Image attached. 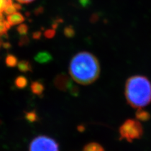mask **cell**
Returning <instances> with one entry per match:
<instances>
[{
	"instance_id": "ac0fdd59",
	"label": "cell",
	"mask_w": 151,
	"mask_h": 151,
	"mask_svg": "<svg viewBox=\"0 0 151 151\" xmlns=\"http://www.w3.org/2000/svg\"><path fill=\"white\" fill-rule=\"evenodd\" d=\"M12 3V0H0V13H2L6 6Z\"/></svg>"
},
{
	"instance_id": "603a6c76",
	"label": "cell",
	"mask_w": 151,
	"mask_h": 151,
	"mask_svg": "<svg viewBox=\"0 0 151 151\" xmlns=\"http://www.w3.org/2000/svg\"><path fill=\"white\" fill-rule=\"evenodd\" d=\"M2 45L3 48L5 49H9L12 47V45L9 42H4V43L2 44Z\"/></svg>"
},
{
	"instance_id": "7a4b0ae2",
	"label": "cell",
	"mask_w": 151,
	"mask_h": 151,
	"mask_svg": "<svg viewBox=\"0 0 151 151\" xmlns=\"http://www.w3.org/2000/svg\"><path fill=\"white\" fill-rule=\"evenodd\" d=\"M125 95L132 108L143 110L151 103V83L144 76L137 75L127 80Z\"/></svg>"
},
{
	"instance_id": "5b68a950",
	"label": "cell",
	"mask_w": 151,
	"mask_h": 151,
	"mask_svg": "<svg viewBox=\"0 0 151 151\" xmlns=\"http://www.w3.org/2000/svg\"><path fill=\"white\" fill-rule=\"evenodd\" d=\"M54 86L57 89L62 91H69L71 93L76 86L73 84L71 79L65 74H60L56 76L54 80Z\"/></svg>"
},
{
	"instance_id": "3957f363",
	"label": "cell",
	"mask_w": 151,
	"mask_h": 151,
	"mask_svg": "<svg viewBox=\"0 0 151 151\" xmlns=\"http://www.w3.org/2000/svg\"><path fill=\"white\" fill-rule=\"evenodd\" d=\"M120 140H126L131 142L141 137L143 133L142 127L136 120L128 119L125 120L119 128Z\"/></svg>"
},
{
	"instance_id": "d4e9b609",
	"label": "cell",
	"mask_w": 151,
	"mask_h": 151,
	"mask_svg": "<svg viewBox=\"0 0 151 151\" xmlns=\"http://www.w3.org/2000/svg\"><path fill=\"white\" fill-rule=\"evenodd\" d=\"M80 3H81V4L83 6H86L89 3V0H81V1H80Z\"/></svg>"
},
{
	"instance_id": "44dd1931",
	"label": "cell",
	"mask_w": 151,
	"mask_h": 151,
	"mask_svg": "<svg viewBox=\"0 0 151 151\" xmlns=\"http://www.w3.org/2000/svg\"><path fill=\"white\" fill-rule=\"evenodd\" d=\"M41 35H42L41 32L37 31V32H35L33 33L32 37H33V39H34L39 40L40 39V37H41Z\"/></svg>"
},
{
	"instance_id": "f1b7e54d",
	"label": "cell",
	"mask_w": 151,
	"mask_h": 151,
	"mask_svg": "<svg viewBox=\"0 0 151 151\" xmlns=\"http://www.w3.org/2000/svg\"><path fill=\"white\" fill-rule=\"evenodd\" d=\"M2 41H1V40L0 39V47H1V45H2Z\"/></svg>"
},
{
	"instance_id": "52a82bcc",
	"label": "cell",
	"mask_w": 151,
	"mask_h": 151,
	"mask_svg": "<svg viewBox=\"0 0 151 151\" xmlns=\"http://www.w3.org/2000/svg\"><path fill=\"white\" fill-rule=\"evenodd\" d=\"M7 21L12 27L21 24L22 22L25 21V18L20 13L15 12L7 16Z\"/></svg>"
},
{
	"instance_id": "277c9868",
	"label": "cell",
	"mask_w": 151,
	"mask_h": 151,
	"mask_svg": "<svg viewBox=\"0 0 151 151\" xmlns=\"http://www.w3.org/2000/svg\"><path fill=\"white\" fill-rule=\"evenodd\" d=\"M29 151H59V145L50 137L39 135L32 140Z\"/></svg>"
},
{
	"instance_id": "9c48e42d",
	"label": "cell",
	"mask_w": 151,
	"mask_h": 151,
	"mask_svg": "<svg viewBox=\"0 0 151 151\" xmlns=\"http://www.w3.org/2000/svg\"><path fill=\"white\" fill-rule=\"evenodd\" d=\"M17 67L18 70L22 73L32 72V66L29 61L26 60H20L18 63Z\"/></svg>"
},
{
	"instance_id": "cb8c5ba5",
	"label": "cell",
	"mask_w": 151,
	"mask_h": 151,
	"mask_svg": "<svg viewBox=\"0 0 151 151\" xmlns=\"http://www.w3.org/2000/svg\"><path fill=\"white\" fill-rule=\"evenodd\" d=\"M17 1L21 3H30L32 1H34V0H17Z\"/></svg>"
},
{
	"instance_id": "8fae6325",
	"label": "cell",
	"mask_w": 151,
	"mask_h": 151,
	"mask_svg": "<svg viewBox=\"0 0 151 151\" xmlns=\"http://www.w3.org/2000/svg\"><path fill=\"white\" fill-rule=\"evenodd\" d=\"M15 84L17 88L23 89L27 86L28 80L23 76H19L15 80Z\"/></svg>"
},
{
	"instance_id": "ba28073f",
	"label": "cell",
	"mask_w": 151,
	"mask_h": 151,
	"mask_svg": "<svg viewBox=\"0 0 151 151\" xmlns=\"http://www.w3.org/2000/svg\"><path fill=\"white\" fill-rule=\"evenodd\" d=\"M30 89L33 94H35L37 96H42L43 93L45 90L44 85L40 81H33L30 85Z\"/></svg>"
},
{
	"instance_id": "2e32d148",
	"label": "cell",
	"mask_w": 151,
	"mask_h": 151,
	"mask_svg": "<svg viewBox=\"0 0 151 151\" xmlns=\"http://www.w3.org/2000/svg\"><path fill=\"white\" fill-rule=\"evenodd\" d=\"M64 35L68 38H73L75 35V30L72 26L66 27L64 30Z\"/></svg>"
},
{
	"instance_id": "7c38bea8",
	"label": "cell",
	"mask_w": 151,
	"mask_h": 151,
	"mask_svg": "<svg viewBox=\"0 0 151 151\" xmlns=\"http://www.w3.org/2000/svg\"><path fill=\"white\" fill-rule=\"evenodd\" d=\"M5 64L8 68H15L18 64V59L15 55L8 54L5 59Z\"/></svg>"
},
{
	"instance_id": "83f0119b",
	"label": "cell",
	"mask_w": 151,
	"mask_h": 151,
	"mask_svg": "<svg viewBox=\"0 0 151 151\" xmlns=\"http://www.w3.org/2000/svg\"><path fill=\"white\" fill-rule=\"evenodd\" d=\"M4 20V16L3 15L2 13H0V22H3Z\"/></svg>"
},
{
	"instance_id": "4fadbf2b",
	"label": "cell",
	"mask_w": 151,
	"mask_h": 151,
	"mask_svg": "<svg viewBox=\"0 0 151 151\" xmlns=\"http://www.w3.org/2000/svg\"><path fill=\"white\" fill-rule=\"evenodd\" d=\"M25 118L26 120L30 123H34L39 120V116L35 110L25 112Z\"/></svg>"
},
{
	"instance_id": "9a60e30c",
	"label": "cell",
	"mask_w": 151,
	"mask_h": 151,
	"mask_svg": "<svg viewBox=\"0 0 151 151\" xmlns=\"http://www.w3.org/2000/svg\"><path fill=\"white\" fill-rule=\"evenodd\" d=\"M17 30L18 34L22 36H25L27 34L28 27L26 24H19L17 28Z\"/></svg>"
},
{
	"instance_id": "5bb4252c",
	"label": "cell",
	"mask_w": 151,
	"mask_h": 151,
	"mask_svg": "<svg viewBox=\"0 0 151 151\" xmlns=\"http://www.w3.org/2000/svg\"><path fill=\"white\" fill-rule=\"evenodd\" d=\"M136 117L140 120L145 121L149 119V115L144 110H137L136 112Z\"/></svg>"
},
{
	"instance_id": "e0dca14e",
	"label": "cell",
	"mask_w": 151,
	"mask_h": 151,
	"mask_svg": "<svg viewBox=\"0 0 151 151\" xmlns=\"http://www.w3.org/2000/svg\"><path fill=\"white\" fill-rule=\"evenodd\" d=\"M17 9L14 6L13 3L8 4L4 9V12L5 13V14L7 15H12V14L17 12Z\"/></svg>"
},
{
	"instance_id": "4316f807",
	"label": "cell",
	"mask_w": 151,
	"mask_h": 151,
	"mask_svg": "<svg viewBox=\"0 0 151 151\" xmlns=\"http://www.w3.org/2000/svg\"><path fill=\"white\" fill-rule=\"evenodd\" d=\"M3 22H4V25H5V27H6L7 29H8V30L10 29V28H11V25H9V23H8V22L7 20H4L3 21Z\"/></svg>"
},
{
	"instance_id": "30bf717a",
	"label": "cell",
	"mask_w": 151,
	"mask_h": 151,
	"mask_svg": "<svg viewBox=\"0 0 151 151\" xmlns=\"http://www.w3.org/2000/svg\"><path fill=\"white\" fill-rule=\"evenodd\" d=\"M83 151H105L103 146L96 142H90L84 146Z\"/></svg>"
},
{
	"instance_id": "484cf974",
	"label": "cell",
	"mask_w": 151,
	"mask_h": 151,
	"mask_svg": "<svg viewBox=\"0 0 151 151\" xmlns=\"http://www.w3.org/2000/svg\"><path fill=\"white\" fill-rule=\"evenodd\" d=\"M14 6H15V8L17 9V10H20V9H22V6L20 5V4H18V3H15L13 4Z\"/></svg>"
},
{
	"instance_id": "ffe728a7",
	"label": "cell",
	"mask_w": 151,
	"mask_h": 151,
	"mask_svg": "<svg viewBox=\"0 0 151 151\" xmlns=\"http://www.w3.org/2000/svg\"><path fill=\"white\" fill-rule=\"evenodd\" d=\"M8 29L5 27L3 22H0V36L5 35L7 34Z\"/></svg>"
},
{
	"instance_id": "d6986e66",
	"label": "cell",
	"mask_w": 151,
	"mask_h": 151,
	"mask_svg": "<svg viewBox=\"0 0 151 151\" xmlns=\"http://www.w3.org/2000/svg\"><path fill=\"white\" fill-rule=\"evenodd\" d=\"M55 35V30L52 28V29H48L45 31L44 36L47 38V39H52Z\"/></svg>"
},
{
	"instance_id": "8992f818",
	"label": "cell",
	"mask_w": 151,
	"mask_h": 151,
	"mask_svg": "<svg viewBox=\"0 0 151 151\" xmlns=\"http://www.w3.org/2000/svg\"><path fill=\"white\" fill-rule=\"evenodd\" d=\"M34 59L40 64H47L52 60V56L49 52L40 51L35 55Z\"/></svg>"
},
{
	"instance_id": "6da1fadb",
	"label": "cell",
	"mask_w": 151,
	"mask_h": 151,
	"mask_svg": "<svg viewBox=\"0 0 151 151\" xmlns=\"http://www.w3.org/2000/svg\"><path fill=\"white\" fill-rule=\"evenodd\" d=\"M71 79L81 85L91 84L100 76V65L98 59L88 52H81L72 58L69 64Z\"/></svg>"
},
{
	"instance_id": "7402d4cb",
	"label": "cell",
	"mask_w": 151,
	"mask_h": 151,
	"mask_svg": "<svg viewBox=\"0 0 151 151\" xmlns=\"http://www.w3.org/2000/svg\"><path fill=\"white\" fill-rule=\"evenodd\" d=\"M28 40H28V38H27L25 35L24 37L22 38V39L20 40V44H19V45H20V46L25 45L26 44V42H28Z\"/></svg>"
}]
</instances>
